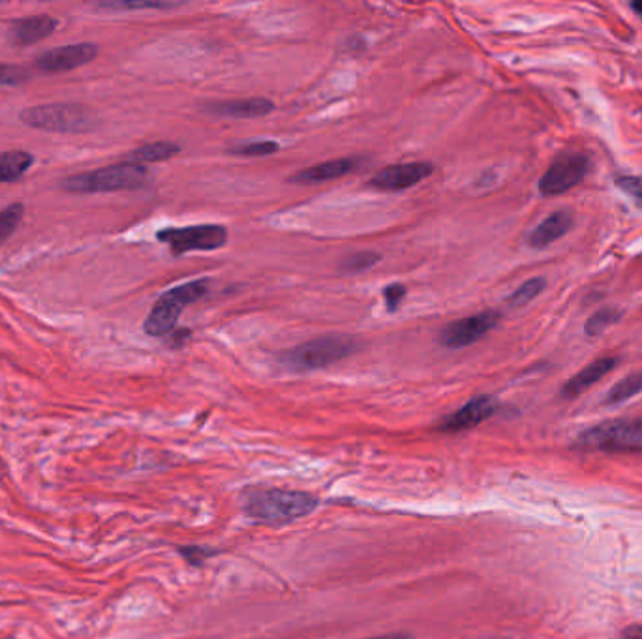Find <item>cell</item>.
Segmentation results:
<instances>
[{
	"label": "cell",
	"instance_id": "obj_1",
	"mask_svg": "<svg viewBox=\"0 0 642 639\" xmlns=\"http://www.w3.org/2000/svg\"><path fill=\"white\" fill-rule=\"evenodd\" d=\"M320 501L305 492H291L280 487H256L244 493V514L262 525H288L307 518L318 508Z\"/></svg>",
	"mask_w": 642,
	"mask_h": 639
},
{
	"label": "cell",
	"instance_id": "obj_2",
	"mask_svg": "<svg viewBox=\"0 0 642 639\" xmlns=\"http://www.w3.org/2000/svg\"><path fill=\"white\" fill-rule=\"evenodd\" d=\"M359 349L361 344L354 336L333 334V336L310 339L301 346L284 351L280 355V362L288 370L294 371L323 370L341 362L344 358L352 357Z\"/></svg>",
	"mask_w": 642,
	"mask_h": 639
},
{
	"label": "cell",
	"instance_id": "obj_3",
	"mask_svg": "<svg viewBox=\"0 0 642 639\" xmlns=\"http://www.w3.org/2000/svg\"><path fill=\"white\" fill-rule=\"evenodd\" d=\"M209 288H211V280L203 278V280H193V282L182 283L166 291L156 301L153 310L148 312L147 320L143 323L145 334L153 338L169 336L179 323L180 312L193 302L203 299L209 293Z\"/></svg>",
	"mask_w": 642,
	"mask_h": 639
},
{
	"label": "cell",
	"instance_id": "obj_4",
	"mask_svg": "<svg viewBox=\"0 0 642 639\" xmlns=\"http://www.w3.org/2000/svg\"><path fill=\"white\" fill-rule=\"evenodd\" d=\"M147 167L132 161L102 167L89 173L74 175L63 180V190L71 193H106L135 190L147 182Z\"/></svg>",
	"mask_w": 642,
	"mask_h": 639
},
{
	"label": "cell",
	"instance_id": "obj_5",
	"mask_svg": "<svg viewBox=\"0 0 642 639\" xmlns=\"http://www.w3.org/2000/svg\"><path fill=\"white\" fill-rule=\"evenodd\" d=\"M21 122L31 128L58 132V134H84L95 126V116L89 109L71 103L36 105L21 113Z\"/></svg>",
	"mask_w": 642,
	"mask_h": 639
},
{
	"label": "cell",
	"instance_id": "obj_6",
	"mask_svg": "<svg viewBox=\"0 0 642 639\" xmlns=\"http://www.w3.org/2000/svg\"><path fill=\"white\" fill-rule=\"evenodd\" d=\"M577 447L586 450H642V418L609 421L578 435Z\"/></svg>",
	"mask_w": 642,
	"mask_h": 639
},
{
	"label": "cell",
	"instance_id": "obj_7",
	"mask_svg": "<svg viewBox=\"0 0 642 639\" xmlns=\"http://www.w3.org/2000/svg\"><path fill=\"white\" fill-rule=\"evenodd\" d=\"M156 238L167 244L175 257H180L190 251H212V249L224 248L230 233L224 225L203 224L190 225V227H166L156 233Z\"/></svg>",
	"mask_w": 642,
	"mask_h": 639
},
{
	"label": "cell",
	"instance_id": "obj_8",
	"mask_svg": "<svg viewBox=\"0 0 642 639\" xmlns=\"http://www.w3.org/2000/svg\"><path fill=\"white\" fill-rule=\"evenodd\" d=\"M590 173V158L583 153L560 154L540 180L543 195H560L580 184Z\"/></svg>",
	"mask_w": 642,
	"mask_h": 639
},
{
	"label": "cell",
	"instance_id": "obj_9",
	"mask_svg": "<svg viewBox=\"0 0 642 639\" xmlns=\"http://www.w3.org/2000/svg\"><path fill=\"white\" fill-rule=\"evenodd\" d=\"M498 323H500V314L495 310L453 321L440 330L438 344L445 349H464L479 341L483 336H487Z\"/></svg>",
	"mask_w": 642,
	"mask_h": 639
},
{
	"label": "cell",
	"instance_id": "obj_10",
	"mask_svg": "<svg viewBox=\"0 0 642 639\" xmlns=\"http://www.w3.org/2000/svg\"><path fill=\"white\" fill-rule=\"evenodd\" d=\"M434 173L431 161H408L381 169L370 179V186L379 192H405L408 188L421 184Z\"/></svg>",
	"mask_w": 642,
	"mask_h": 639
},
{
	"label": "cell",
	"instance_id": "obj_11",
	"mask_svg": "<svg viewBox=\"0 0 642 639\" xmlns=\"http://www.w3.org/2000/svg\"><path fill=\"white\" fill-rule=\"evenodd\" d=\"M498 411V402L492 396H477L469 400L461 410L443 416L438 423V431L442 434H461L466 429L476 428L479 424L488 421Z\"/></svg>",
	"mask_w": 642,
	"mask_h": 639
},
{
	"label": "cell",
	"instance_id": "obj_12",
	"mask_svg": "<svg viewBox=\"0 0 642 639\" xmlns=\"http://www.w3.org/2000/svg\"><path fill=\"white\" fill-rule=\"evenodd\" d=\"M98 55L95 44H71L45 52L36 58V68L45 74H63L89 65Z\"/></svg>",
	"mask_w": 642,
	"mask_h": 639
},
{
	"label": "cell",
	"instance_id": "obj_13",
	"mask_svg": "<svg viewBox=\"0 0 642 639\" xmlns=\"http://www.w3.org/2000/svg\"><path fill=\"white\" fill-rule=\"evenodd\" d=\"M275 103L267 98H239V100H224L206 105L207 113L219 116H232V119H259L275 111Z\"/></svg>",
	"mask_w": 642,
	"mask_h": 639
},
{
	"label": "cell",
	"instance_id": "obj_14",
	"mask_svg": "<svg viewBox=\"0 0 642 639\" xmlns=\"http://www.w3.org/2000/svg\"><path fill=\"white\" fill-rule=\"evenodd\" d=\"M357 167H359L357 158H339V160L323 161L309 169H302L289 180L296 184H321L329 180L342 179L355 171Z\"/></svg>",
	"mask_w": 642,
	"mask_h": 639
},
{
	"label": "cell",
	"instance_id": "obj_15",
	"mask_svg": "<svg viewBox=\"0 0 642 639\" xmlns=\"http://www.w3.org/2000/svg\"><path fill=\"white\" fill-rule=\"evenodd\" d=\"M58 21L52 15H33L25 20L15 21L10 31V42L15 45H33L42 40L49 38Z\"/></svg>",
	"mask_w": 642,
	"mask_h": 639
},
{
	"label": "cell",
	"instance_id": "obj_16",
	"mask_svg": "<svg viewBox=\"0 0 642 639\" xmlns=\"http://www.w3.org/2000/svg\"><path fill=\"white\" fill-rule=\"evenodd\" d=\"M617 358L607 357L598 358L594 360L590 366H586L585 370L578 371L575 378L569 379L567 383L564 384L562 389V396L564 397H575L583 392L588 391L591 384L598 383L601 379L609 373L610 370L617 368Z\"/></svg>",
	"mask_w": 642,
	"mask_h": 639
},
{
	"label": "cell",
	"instance_id": "obj_17",
	"mask_svg": "<svg viewBox=\"0 0 642 639\" xmlns=\"http://www.w3.org/2000/svg\"><path fill=\"white\" fill-rule=\"evenodd\" d=\"M573 217L569 212L558 211L553 212L551 216H546L535 229L530 233L528 244L532 248L541 249L556 243L558 238L564 237L567 231L572 229Z\"/></svg>",
	"mask_w": 642,
	"mask_h": 639
},
{
	"label": "cell",
	"instance_id": "obj_18",
	"mask_svg": "<svg viewBox=\"0 0 642 639\" xmlns=\"http://www.w3.org/2000/svg\"><path fill=\"white\" fill-rule=\"evenodd\" d=\"M33 154L25 150H8L0 154V184L21 179L33 166Z\"/></svg>",
	"mask_w": 642,
	"mask_h": 639
},
{
	"label": "cell",
	"instance_id": "obj_19",
	"mask_svg": "<svg viewBox=\"0 0 642 639\" xmlns=\"http://www.w3.org/2000/svg\"><path fill=\"white\" fill-rule=\"evenodd\" d=\"M179 153L180 147L177 143H151V145H143V147L135 148L134 153L129 154L126 161L145 166V164H156V161L169 160V158H174V156H177Z\"/></svg>",
	"mask_w": 642,
	"mask_h": 639
},
{
	"label": "cell",
	"instance_id": "obj_20",
	"mask_svg": "<svg viewBox=\"0 0 642 639\" xmlns=\"http://www.w3.org/2000/svg\"><path fill=\"white\" fill-rule=\"evenodd\" d=\"M642 392V371L633 373L630 378L622 379L620 383L615 384L607 394V403L618 405V403L628 402L631 397Z\"/></svg>",
	"mask_w": 642,
	"mask_h": 639
},
{
	"label": "cell",
	"instance_id": "obj_21",
	"mask_svg": "<svg viewBox=\"0 0 642 639\" xmlns=\"http://www.w3.org/2000/svg\"><path fill=\"white\" fill-rule=\"evenodd\" d=\"M280 150V145L277 142H269V139H257V142H244L239 145L230 147V154L235 156H244V158H259V156H273Z\"/></svg>",
	"mask_w": 642,
	"mask_h": 639
},
{
	"label": "cell",
	"instance_id": "obj_22",
	"mask_svg": "<svg viewBox=\"0 0 642 639\" xmlns=\"http://www.w3.org/2000/svg\"><path fill=\"white\" fill-rule=\"evenodd\" d=\"M546 282L543 278H532L528 282L522 283L521 288L517 289L513 294H509L508 304L511 307H522L530 304V302L540 296L545 291Z\"/></svg>",
	"mask_w": 642,
	"mask_h": 639
},
{
	"label": "cell",
	"instance_id": "obj_23",
	"mask_svg": "<svg viewBox=\"0 0 642 639\" xmlns=\"http://www.w3.org/2000/svg\"><path fill=\"white\" fill-rule=\"evenodd\" d=\"M379 261H381V256L378 251H359L354 256H347L341 262V272L342 274H361L365 270L373 269Z\"/></svg>",
	"mask_w": 642,
	"mask_h": 639
},
{
	"label": "cell",
	"instance_id": "obj_24",
	"mask_svg": "<svg viewBox=\"0 0 642 639\" xmlns=\"http://www.w3.org/2000/svg\"><path fill=\"white\" fill-rule=\"evenodd\" d=\"M23 214H25V206L21 205V203H13V205L7 206L4 211H0V246L7 243L8 238L15 233L18 225L23 220Z\"/></svg>",
	"mask_w": 642,
	"mask_h": 639
},
{
	"label": "cell",
	"instance_id": "obj_25",
	"mask_svg": "<svg viewBox=\"0 0 642 639\" xmlns=\"http://www.w3.org/2000/svg\"><path fill=\"white\" fill-rule=\"evenodd\" d=\"M618 320H620V312L618 310H615V307H604V310H599V312H596L588 320V323H586V334L588 336H598V334L607 330L610 325H615Z\"/></svg>",
	"mask_w": 642,
	"mask_h": 639
},
{
	"label": "cell",
	"instance_id": "obj_26",
	"mask_svg": "<svg viewBox=\"0 0 642 639\" xmlns=\"http://www.w3.org/2000/svg\"><path fill=\"white\" fill-rule=\"evenodd\" d=\"M180 7L179 2H102L106 10H171Z\"/></svg>",
	"mask_w": 642,
	"mask_h": 639
},
{
	"label": "cell",
	"instance_id": "obj_27",
	"mask_svg": "<svg viewBox=\"0 0 642 639\" xmlns=\"http://www.w3.org/2000/svg\"><path fill=\"white\" fill-rule=\"evenodd\" d=\"M31 79V74L21 66L0 65V87H20Z\"/></svg>",
	"mask_w": 642,
	"mask_h": 639
},
{
	"label": "cell",
	"instance_id": "obj_28",
	"mask_svg": "<svg viewBox=\"0 0 642 639\" xmlns=\"http://www.w3.org/2000/svg\"><path fill=\"white\" fill-rule=\"evenodd\" d=\"M406 293H408V289H406L402 283H389V285L384 289V299H386V307L389 314H395V312L402 306Z\"/></svg>",
	"mask_w": 642,
	"mask_h": 639
},
{
	"label": "cell",
	"instance_id": "obj_29",
	"mask_svg": "<svg viewBox=\"0 0 642 639\" xmlns=\"http://www.w3.org/2000/svg\"><path fill=\"white\" fill-rule=\"evenodd\" d=\"M180 556L187 559L188 563L190 564H200L206 561L207 557L214 556V551L206 550V548H180Z\"/></svg>",
	"mask_w": 642,
	"mask_h": 639
},
{
	"label": "cell",
	"instance_id": "obj_30",
	"mask_svg": "<svg viewBox=\"0 0 642 639\" xmlns=\"http://www.w3.org/2000/svg\"><path fill=\"white\" fill-rule=\"evenodd\" d=\"M622 639H642V625H633V627L626 628Z\"/></svg>",
	"mask_w": 642,
	"mask_h": 639
},
{
	"label": "cell",
	"instance_id": "obj_31",
	"mask_svg": "<svg viewBox=\"0 0 642 639\" xmlns=\"http://www.w3.org/2000/svg\"><path fill=\"white\" fill-rule=\"evenodd\" d=\"M370 639H411L408 634H386V636H376Z\"/></svg>",
	"mask_w": 642,
	"mask_h": 639
},
{
	"label": "cell",
	"instance_id": "obj_32",
	"mask_svg": "<svg viewBox=\"0 0 642 639\" xmlns=\"http://www.w3.org/2000/svg\"><path fill=\"white\" fill-rule=\"evenodd\" d=\"M633 10L642 18V0L641 2H633Z\"/></svg>",
	"mask_w": 642,
	"mask_h": 639
}]
</instances>
